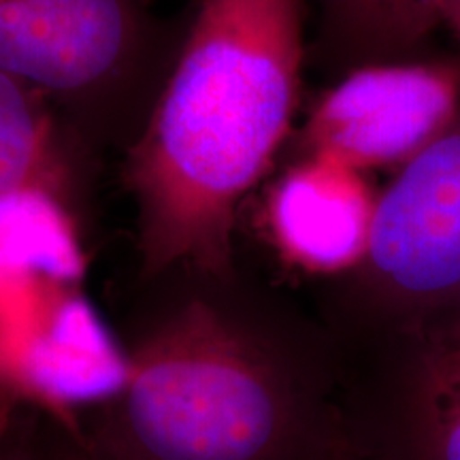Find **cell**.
Returning <instances> with one entry per match:
<instances>
[{"instance_id": "cell-1", "label": "cell", "mask_w": 460, "mask_h": 460, "mask_svg": "<svg viewBox=\"0 0 460 460\" xmlns=\"http://www.w3.org/2000/svg\"><path fill=\"white\" fill-rule=\"evenodd\" d=\"M301 60V0H200L130 154L147 271L228 269L239 203L290 128Z\"/></svg>"}, {"instance_id": "cell-2", "label": "cell", "mask_w": 460, "mask_h": 460, "mask_svg": "<svg viewBox=\"0 0 460 460\" xmlns=\"http://www.w3.org/2000/svg\"><path fill=\"white\" fill-rule=\"evenodd\" d=\"M118 394L124 460H271L288 427L269 362L205 303L183 307L137 348Z\"/></svg>"}, {"instance_id": "cell-3", "label": "cell", "mask_w": 460, "mask_h": 460, "mask_svg": "<svg viewBox=\"0 0 460 460\" xmlns=\"http://www.w3.org/2000/svg\"><path fill=\"white\" fill-rule=\"evenodd\" d=\"M460 79L450 68L367 66L314 109L307 137L315 156L356 171L405 164L454 124Z\"/></svg>"}, {"instance_id": "cell-4", "label": "cell", "mask_w": 460, "mask_h": 460, "mask_svg": "<svg viewBox=\"0 0 460 460\" xmlns=\"http://www.w3.org/2000/svg\"><path fill=\"white\" fill-rule=\"evenodd\" d=\"M367 261L410 295L460 290V128L450 126L377 199Z\"/></svg>"}, {"instance_id": "cell-5", "label": "cell", "mask_w": 460, "mask_h": 460, "mask_svg": "<svg viewBox=\"0 0 460 460\" xmlns=\"http://www.w3.org/2000/svg\"><path fill=\"white\" fill-rule=\"evenodd\" d=\"M135 37V0H0V71L32 90L92 88Z\"/></svg>"}, {"instance_id": "cell-6", "label": "cell", "mask_w": 460, "mask_h": 460, "mask_svg": "<svg viewBox=\"0 0 460 460\" xmlns=\"http://www.w3.org/2000/svg\"><path fill=\"white\" fill-rule=\"evenodd\" d=\"M376 205L360 171L314 154L275 186L269 224L288 261L307 271H343L367 258Z\"/></svg>"}, {"instance_id": "cell-7", "label": "cell", "mask_w": 460, "mask_h": 460, "mask_svg": "<svg viewBox=\"0 0 460 460\" xmlns=\"http://www.w3.org/2000/svg\"><path fill=\"white\" fill-rule=\"evenodd\" d=\"M48 124L32 88L0 71V200L28 188H49Z\"/></svg>"}, {"instance_id": "cell-8", "label": "cell", "mask_w": 460, "mask_h": 460, "mask_svg": "<svg viewBox=\"0 0 460 460\" xmlns=\"http://www.w3.org/2000/svg\"><path fill=\"white\" fill-rule=\"evenodd\" d=\"M337 26L376 48L418 41L441 24L439 0H324Z\"/></svg>"}, {"instance_id": "cell-9", "label": "cell", "mask_w": 460, "mask_h": 460, "mask_svg": "<svg viewBox=\"0 0 460 460\" xmlns=\"http://www.w3.org/2000/svg\"><path fill=\"white\" fill-rule=\"evenodd\" d=\"M437 396L446 402L435 424L437 460H460V390Z\"/></svg>"}, {"instance_id": "cell-10", "label": "cell", "mask_w": 460, "mask_h": 460, "mask_svg": "<svg viewBox=\"0 0 460 460\" xmlns=\"http://www.w3.org/2000/svg\"><path fill=\"white\" fill-rule=\"evenodd\" d=\"M433 386L437 394L460 390V335L437 358L433 367Z\"/></svg>"}, {"instance_id": "cell-11", "label": "cell", "mask_w": 460, "mask_h": 460, "mask_svg": "<svg viewBox=\"0 0 460 460\" xmlns=\"http://www.w3.org/2000/svg\"><path fill=\"white\" fill-rule=\"evenodd\" d=\"M441 24L450 26L460 39V0H439Z\"/></svg>"}, {"instance_id": "cell-12", "label": "cell", "mask_w": 460, "mask_h": 460, "mask_svg": "<svg viewBox=\"0 0 460 460\" xmlns=\"http://www.w3.org/2000/svg\"><path fill=\"white\" fill-rule=\"evenodd\" d=\"M0 460H15V458H11L7 452H3V447H0Z\"/></svg>"}]
</instances>
